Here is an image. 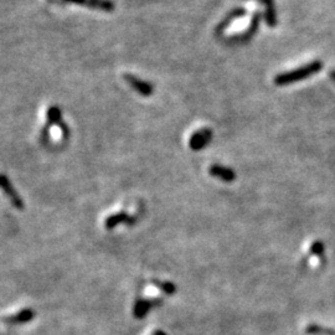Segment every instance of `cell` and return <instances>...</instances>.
Segmentation results:
<instances>
[{
	"label": "cell",
	"mask_w": 335,
	"mask_h": 335,
	"mask_svg": "<svg viewBox=\"0 0 335 335\" xmlns=\"http://www.w3.org/2000/svg\"><path fill=\"white\" fill-rule=\"evenodd\" d=\"M160 300H136L133 309L134 316L138 319L144 318L146 316V313L149 312V309L156 306H160Z\"/></svg>",
	"instance_id": "8992f818"
},
{
	"label": "cell",
	"mask_w": 335,
	"mask_h": 335,
	"mask_svg": "<svg viewBox=\"0 0 335 335\" xmlns=\"http://www.w3.org/2000/svg\"><path fill=\"white\" fill-rule=\"evenodd\" d=\"M330 77H332V78H333L334 81H335V71H332V72H330Z\"/></svg>",
	"instance_id": "ac0fdd59"
},
{
	"label": "cell",
	"mask_w": 335,
	"mask_h": 335,
	"mask_svg": "<svg viewBox=\"0 0 335 335\" xmlns=\"http://www.w3.org/2000/svg\"><path fill=\"white\" fill-rule=\"evenodd\" d=\"M136 221V216H130V215H128L127 212L120 211V212L114 214V215H110L106 218L104 228H107V230H112V228H114L116 226H118L120 224L134 225Z\"/></svg>",
	"instance_id": "5b68a950"
},
{
	"label": "cell",
	"mask_w": 335,
	"mask_h": 335,
	"mask_svg": "<svg viewBox=\"0 0 335 335\" xmlns=\"http://www.w3.org/2000/svg\"><path fill=\"white\" fill-rule=\"evenodd\" d=\"M322 68H323L322 61H313V62L308 64V65L303 67H298V68L293 70V71H288L286 74H278L274 78V82L278 86H286V84H294V82L300 81V80H304L306 77L312 76V74H316Z\"/></svg>",
	"instance_id": "6da1fadb"
},
{
	"label": "cell",
	"mask_w": 335,
	"mask_h": 335,
	"mask_svg": "<svg viewBox=\"0 0 335 335\" xmlns=\"http://www.w3.org/2000/svg\"><path fill=\"white\" fill-rule=\"evenodd\" d=\"M0 190L5 194V196L10 200V202L18 208V210H22L24 208V200L22 199L18 192L15 190V188L12 186V182L9 180V178L5 174H0Z\"/></svg>",
	"instance_id": "7a4b0ae2"
},
{
	"label": "cell",
	"mask_w": 335,
	"mask_h": 335,
	"mask_svg": "<svg viewBox=\"0 0 335 335\" xmlns=\"http://www.w3.org/2000/svg\"><path fill=\"white\" fill-rule=\"evenodd\" d=\"M124 81L127 82V84L130 87H132L134 91L136 92L138 94L143 97H149L153 94L154 92V87L153 84H150L149 82L144 81V80L139 78V77L134 76L132 74H126L123 76Z\"/></svg>",
	"instance_id": "3957f363"
},
{
	"label": "cell",
	"mask_w": 335,
	"mask_h": 335,
	"mask_svg": "<svg viewBox=\"0 0 335 335\" xmlns=\"http://www.w3.org/2000/svg\"><path fill=\"white\" fill-rule=\"evenodd\" d=\"M84 5L91 9L103 10V12H112L114 9V4L110 0H86Z\"/></svg>",
	"instance_id": "30bf717a"
},
{
	"label": "cell",
	"mask_w": 335,
	"mask_h": 335,
	"mask_svg": "<svg viewBox=\"0 0 335 335\" xmlns=\"http://www.w3.org/2000/svg\"><path fill=\"white\" fill-rule=\"evenodd\" d=\"M152 283L169 296L174 294L175 290H176V287H175L172 282H160V280H152Z\"/></svg>",
	"instance_id": "4fadbf2b"
},
{
	"label": "cell",
	"mask_w": 335,
	"mask_h": 335,
	"mask_svg": "<svg viewBox=\"0 0 335 335\" xmlns=\"http://www.w3.org/2000/svg\"><path fill=\"white\" fill-rule=\"evenodd\" d=\"M154 335H166V333H164V332H162V330H158V332H156V334Z\"/></svg>",
	"instance_id": "e0dca14e"
},
{
	"label": "cell",
	"mask_w": 335,
	"mask_h": 335,
	"mask_svg": "<svg viewBox=\"0 0 335 335\" xmlns=\"http://www.w3.org/2000/svg\"><path fill=\"white\" fill-rule=\"evenodd\" d=\"M306 334L312 335H335V332L332 329L323 328V326H319L316 324H312V326H306Z\"/></svg>",
	"instance_id": "8fae6325"
},
{
	"label": "cell",
	"mask_w": 335,
	"mask_h": 335,
	"mask_svg": "<svg viewBox=\"0 0 335 335\" xmlns=\"http://www.w3.org/2000/svg\"><path fill=\"white\" fill-rule=\"evenodd\" d=\"M64 122V117H62V110H61L60 107L58 106H50L46 110V124L52 127V126H56V127H60Z\"/></svg>",
	"instance_id": "ba28073f"
},
{
	"label": "cell",
	"mask_w": 335,
	"mask_h": 335,
	"mask_svg": "<svg viewBox=\"0 0 335 335\" xmlns=\"http://www.w3.org/2000/svg\"><path fill=\"white\" fill-rule=\"evenodd\" d=\"M50 126L45 124L42 128H41L40 132V143L42 144L44 146H48V143H50Z\"/></svg>",
	"instance_id": "5bb4252c"
},
{
	"label": "cell",
	"mask_w": 335,
	"mask_h": 335,
	"mask_svg": "<svg viewBox=\"0 0 335 335\" xmlns=\"http://www.w3.org/2000/svg\"><path fill=\"white\" fill-rule=\"evenodd\" d=\"M211 138H212V132H211L210 130H208V128L200 130L190 136L189 146L192 149V150H200V149H202L204 146H208V143L210 142Z\"/></svg>",
	"instance_id": "277c9868"
},
{
	"label": "cell",
	"mask_w": 335,
	"mask_h": 335,
	"mask_svg": "<svg viewBox=\"0 0 335 335\" xmlns=\"http://www.w3.org/2000/svg\"><path fill=\"white\" fill-rule=\"evenodd\" d=\"M66 4H77V5H84L86 0H62Z\"/></svg>",
	"instance_id": "2e32d148"
},
{
	"label": "cell",
	"mask_w": 335,
	"mask_h": 335,
	"mask_svg": "<svg viewBox=\"0 0 335 335\" xmlns=\"http://www.w3.org/2000/svg\"><path fill=\"white\" fill-rule=\"evenodd\" d=\"M312 254H316V256H322L324 254V244L320 241H316L312 244L310 247Z\"/></svg>",
	"instance_id": "9a60e30c"
},
{
	"label": "cell",
	"mask_w": 335,
	"mask_h": 335,
	"mask_svg": "<svg viewBox=\"0 0 335 335\" xmlns=\"http://www.w3.org/2000/svg\"><path fill=\"white\" fill-rule=\"evenodd\" d=\"M266 4L267 10H266V20L267 24L270 26H274L276 25V12H274V6H273V2L272 0H262Z\"/></svg>",
	"instance_id": "7c38bea8"
},
{
	"label": "cell",
	"mask_w": 335,
	"mask_h": 335,
	"mask_svg": "<svg viewBox=\"0 0 335 335\" xmlns=\"http://www.w3.org/2000/svg\"><path fill=\"white\" fill-rule=\"evenodd\" d=\"M208 172H210V174L212 175V176L218 178V179L224 180V182H234V178H236V174H234V172L232 169L222 166H218V164L211 166Z\"/></svg>",
	"instance_id": "9c48e42d"
},
{
	"label": "cell",
	"mask_w": 335,
	"mask_h": 335,
	"mask_svg": "<svg viewBox=\"0 0 335 335\" xmlns=\"http://www.w3.org/2000/svg\"><path fill=\"white\" fill-rule=\"evenodd\" d=\"M36 313L34 309H24V310H20L19 313L14 314V316H6V318H4L2 320L5 322V323H9V324H24V323H29L32 319L35 318Z\"/></svg>",
	"instance_id": "52a82bcc"
},
{
	"label": "cell",
	"mask_w": 335,
	"mask_h": 335,
	"mask_svg": "<svg viewBox=\"0 0 335 335\" xmlns=\"http://www.w3.org/2000/svg\"><path fill=\"white\" fill-rule=\"evenodd\" d=\"M48 2H51V0H48Z\"/></svg>",
	"instance_id": "d6986e66"
}]
</instances>
